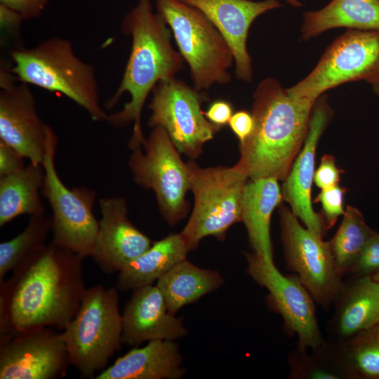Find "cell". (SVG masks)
<instances>
[{"label":"cell","mask_w":379,"mask_h":379,"mask_svg":"<svg viewBox=\"0 0 379 379\" xmlns=\"http://www.w3.org/2000/svg\"><path fill=\"white\" fill-rule=\"evenodd\" d=\"M51 228V218L45 214L32 215L25 230L0 244V279L26 259L41 251Z\"/></svg>","instance_id":"obj_29"},{"label":"cell","mask_w":379,"mask_h":379,"mask_svg":"<svg viewBox=\"0 0 379 379\" xmlns=\"http://www.w3.org/2000/svg\"><path fill=\"white\" fill-rule=\"evenodd\" d=\"M379 271V234L375 232L363 248L348 275L372 276Z\"/></svg>","instance_id":"obj_32"},{"label":"cell","mask_w":379,"mask_h":379,"mask_svg":"<svg viewBox=\"0 0 379 379\" xmlns=\"http://www.w3.org/2000/svg\"><path fill=\"white\" fill-rule=\"evenodd\" d=\"M361 80L371 84L379 81V30L348 29L305 79L287 89L293 96L316 102L331 88Z\"/></svg>","instance_id":"obj_10"},{"label":"cell","mask_w":379,"mask_h":379,"mask_svg":"<svg viewBox=\"0 0 379 379\" xmlns=\"http://www.w3.org/2000/svg\"><path fill=\"white\" fill-rule=\"evenodd\" d=\"M279 215L286 268L300 278L317 304L329 308L344 281L336 271L328 241L302 225L288 207L280 205Z\"/></svg>","instance_id":"obj_12"},{"label":"cell","mask_w":379,"mask_h":379,"mask_svg":"<svg viewBox=\"0 0 379 379\" xmlns=\"http://www.w3.org/2000/svg\"><path fill=\"white\" fill-rule=\"evenodd\" d=\"M152 93L148 126L163 127L180 153L191 159L199 157L204 145L221 129L202 110L209 100L206 92L175 77L159 81Z\"/></svg>","instance_id":"obj_11"},{"label":"cell","mask_w":379,"mask_h":379,"mask_svg":"<svg viewBox=\"0 0 379 379\" xmlns=\"http://www.w3.org/2000/svg\"><path fill=\"white\" fill-rule=\"evenodd\" d=\"M81 256L46 244L1 281L0 345L36 327L64 329L77 313L86 291Z\"/></svg>","instance_id":"obj_1"},{"label":"cell","mask_w":379,"mask_h":379,"mask_svg":"<svg viewBox=\"0 0 379 379\" xmlns=\"http://www.w3.org/2000/svg\"><path fill=\"white\" fill-rule=\"evenodd\" d=\"M100 208L101 218L91 257L102 272H120L148 250L152 241L128 219L124 198H102Z\"/></svg>","instance_id":"obj_16"},{"label":"cell","mask_w":379,"mask_h":379,"mask_svg":"<svg viewBox=\"0 0 379 379\" xmlns=\"http://www.w3.org/2000/svg\"><path fill=\"white\" fill-rule=\"evenodd\" d=\"M223 283L218 271L200 268L185 259L164 274L157 286L168 312L175 315L180 308L215 291Z\"/></svg>","instance_id":"obj_26"},{"label":"cell","mask_w":379,"mask_h":379,"mask_svg":"<svg viewBox=\"0 0 379 379\" xmlns=\"http://www.w3.org/2000/svg\"><path fill=\"white\" fill-rule=\"evenodd\" d=\"M44 170L31 161L20 170L0 177V226L19 215L45 214L40 198Z\"/></svg>","instance_id":"obj_25"},{"label":"cell","mask_w":379,"mask_h":379,"mask_svg":"<svg viewBox=\"0 0 379 379\" xmlns=\"http://www.w3.org/2000/svg\"><path fill=\"white\" fill-rule=\"evenodd\" d=\"M187 164L194 204L180 233L191 251L204 237L224 240L228 229L242 221V197L248 178L236 164L201 168L192 160Z\"/></svg>","instance_id":"obj_7"},{"label":"cell","mask_w":379,"mask_h":379,"mask_svg":"<svg viewBox=\"0 0 379 379\" xmlns=\"http://www.w3.org/2000/svg\"><path fill=\"white\" fill-rule=\"evenodd\" d=\"M331 112L324 97L319 98L312 109L303 147L281 187L283 200L289 204L293 213L305 227L321 238L326 230L321 213H317L312 208L311 190L315 173L317 144L330 119Z\"/></svg>","instance_id":"obj_18"},{"label":"cell","mask_w":379,"mask_h":379,"mask_svg":"<svg viewBox=\"0 0 379 379\" xmlns=\"http://www.w3.org/2000/svg\"><path fill=\"white\" fill-rule=\"evenodd\" d=\"M289 5L293 7H301L302 4L298 0H285Z\"/></svg>","instance_id":"obj_39"},{"label":"cell","mask_w":379,"mask_h":379,"mask_svg":"<svg viewBox=\"0 0 379 379\" xmlns=\"http://www.w3.org/2000/svg\"><path fill=\"white\" fill-rule=\"evenodd\" d=\"M203 13L227 44L234 58L235 76L253 81L252 59L246 42L253 22L268 11L283 7L279 0H180Z\"/></svg>","instance_id":"obj_17"},{"label":"cell","mask_w":379,"mask_h":379,"mask_svg":"<svg viewBox=\"0 0 379 379\" xmlns=\"http://www.w3.org/2000/svg\"><path fill=\"white\" fill-rule=\"evenodd\" d=\"M118 303L116 288L86 289L77 313L62 332L70 364L81 377L93 378L103 369L122 344Z\"/></svg>","instance_id":"obj_5"},{"label":"cell","mask_w":379,"mask_h":379,"mask_svg":"<svg viewBox=\"0 0 379 379\" xmlns=\"http://www.w3.org/2000/svg\"><path fill=\"white\" fill-rule=\"evenodd\" d=\"M24 159L18 151L0 140V177L23 168Z\"/></svg>","instance_id":"obj_35"},{"label":"cell","mask_w":379,"mask_h":379,"mask_svg":"<svg viewBox=\"0 0 379 379\" xmlns=\"http://www.w3.org/2000/svg\"><path fill=\"white\" fill-rule=\"evenodd\" d=\"M287 361L291 379H354L340 344L330 340L314 348L296 346Z\"/></svg>","instance_id":"obj_27"},{"label":"cell","mask_w":379,"mask_h":379,"mask_svg":"<svg viewBox=\"0 0 379 379\" xmlns=\"http://www.w3.org/2000/svg\"><path fill=\"white\" fill-rule=\"evenodd\" d=\"M154 1L190 67L193 87L201 91L214 84L230 83L233 55L222 34L205 15L180 0Z\"/></svg>","instance_id":"obj_6"},{"label":"cell","mask_w":379,"mask_h":379,"mask_svg":"<svg viewBox=\"0 0 379 379\" xmlns=\"http://www.w3.org/2000/svg\"><path fill=\"white\" fill-rule=\"evenodd\" d=\"M233 114L232 104L225 100H215L204 112L206 118L212 124L222 127L227 124Z\"/></svg>","instance_id":"obj_37"},{"label":"cell","mask_w":379,"mask_h":379,"mask_svg":"<svg viewBox=\"0 0 379 379\" xmlns=\"http://www.w3.org/2000/svg\"><path fill=\"white\" fill-rule=\"evenodd\" d=\"M70 364L62 333L48 326L18 333L0 345L1 379H54Z\"/></svg>","instance_id":"obj_15"},{"label":"cell","mask_w":379,"mask_h":379,"mask_svg":"<svg viewBox=\"0 0 379 379\" xmlns=\"http://www.w3.org/2000/svg\"><path fill=\"white\" fill-rule=\"evenodd\" d=\"M283 201L279 180L270 177L247 181L242 197V222L253 252L274 262L270 220Z\"/></svg>","instance_id":"obj_22"},{"label":"cell","mask_w":379,"mask_h":379,"mask_svg":"<svg viewBox=\"0 0 379 379\" xmlns=\"http://www.w3.org/2000/svg\"><path fill=\"white\" fill-rule=\"evenodd\" d=\"M339 344L354 379H379V324Z\"/></svg>","instance_id":"obj_30"},{"label":"cell","mask_w":379,"mask_h":379,"mask_svg":"<svg viewBox=\"0 0 379 379\" xmlns=\"http://www.w3.org/2000/svg\"><path fill=\"white\" fill-rule=\"evenodd\" d=\"M190 251L181 233L168 234L152 244L119 272L117 288L124 292L152 284L177 263L186 259Z\"/></svg>","instance_id":"obj_23"},{"label":"cell","mask_w":379,"mask_h":379,"mask_svg":"<svg viewBox=\"0 0 379 379\" xmlns=\"http://www.w3.org/2000/svg\"><path fill=\"white\" fill-rule=\"evenodd\" d=\"M337 27L379 30V0H332L319 11L306 12L302 39L307 41Z\"/></svg>","instance_id":"obj_24"},{"label":"cell","mask_w":379,"mask_h":379,"mask_svg":"<svg viewBox=\"0 0 379 379\" xmlns=\"http://www.w3.org/2000/svg\"><path fill=\"white\" fill-rule=\"evenodd\" d=\"M327 324L331 341L342 343L379 324V281L372 276H351L344 281Z\"/></svg>","instance_id":"obj_20"},{"label":"cell","mask_w":379,"mask_h":379,"mask_svg":"<svg viewBox=\"0 0 379 379\" xmlns=\"http://www.w3.org/2000/svg\"><path fill=\"white\" fill-rule=\"evenodd\" d=\"M23 21L21 15L13 9L0 4L1 28L8 31H18Z\"/></svg>","instance_id":"obj_38"},{"label":"cell","mask_w":379,"mask_h":379,"mask_svg":"<svg viewBox=\"0 0 379 379\" xmlns=\"http://www.w3.org/2000/svg\"><path fill=\"white\" fill-rule=\"evenodd\" d=\"M342 172L336 165L335 157L331 154H324L314 173V182L321 190L338 185Z\"/></svg>","instance_id":"obj_33"},{"label":"cell","mask_w":379,"mask_h":379,"mask_svg":"<svg viewBox=\"0 0 379 379\" xmlns=\"http://www.w3.org/2000/svg\"><path fill=\"white\" fill-rule=\"evenodd\" d=\"M375 232L366 224L363 215L357 208L346 206L336 233L328 241L335 267L340 277L348 275L363 248Z\"/></svg>","instance_id":"obj_28"},{"label":"cell","mask_w":379,"mask_h":379,"mask_svg":"<svg viewBox=\"0 0 379 379\" xmlns=\"http://www.w3.org/2000/svg\"><path fill=\"white\" fill-rule=\"evenodd\" d=\"M186 334L182 321L168 312L157 285L133 291L122 314L121 343L132 346L155 340H174Z\"/></svg>","instance_id":"obj_19"},{"label":"cell","mask_w":379,"mask_h":379,"mask_svg":"<svg viewBox=\"0 0 379 379\" xmlns=\"http://www.w3.org/2000/svg\"><path fill=\"white\" fill-rule=\"evenodd\" d=\"M316 102L291 95L274 78L261 81L253 93V128L239 145L236 165L250 180H284L302 149Z\"/></svg>","instance_id":"obj_3"},{"label":"cell","mask_w":379,"mask_h":379,"mask_svg":"<svg viewBox=\"0 0 379 379\" xmlns=\"http://www.w3.org/2000/svg\"><path fill=\"white\" fill-rule=\"evenodd\" d=\"M245 255L247 273L269 291L286 330L297 335L296 346L305 349L321 345L325 339L318 324L316 302L300 278L295 274H281L274 262L253 251Z\"/></svg>","instance_id":"obj_13"},{"label":"cell","mask_w":379,"mask_h":379,"mask_svg":"<svg viewBox=\"0 0 379 379\" xmlns=\"http://www.w3.org/2000/svg\"><path fill=\"white\" fill-rule=\"evenodd\" d=\"M4 67L0 71V140L41 164L53 129L39 116L32 92Z\"/></svg>","instance_id":"obj_14"},{"label":"cell","mask_w":379,"mask_h":379,"mask_svg":"<svg viewBox=\"0 0 379 379\" xmlns=\"http://www.w3.org/2000/svg\"><path fill=\"white\" fill-rule=\"evenodd\" d=\"M121 32L131 38V48L122 79L105 105L111 109L125 93L130 100L121 110L108 114L116 128L133 124L130 149L142 146L145 138L141 115L147 98L161 80L173 79L183 68L184 60L171 44L172 31L163 17L153 10L152 0H137L121 22Z\"/></svg>","instance_id":"obj_2"},{"label":"cell","mask_w":379,"mask_h":379,"mask_svg":"<svg viewBox=\"0 0 379 379\" xmlns=\"http://www.w3.org/2000/svg\"><path fill=\"white\" fill-rule=\"evenodd\" d=\"M373 92L379 97V81L371 84Z\"/></svg>","instance_id":"obj_40"},{"label":"cell","mask_w":379,"mask_h":379,"mask_svg":"<svg viewBox=\"0 0 379 379\" xmlns=\"http://www.w3.org/2000/svg\"><path fill=\"white\" fill-rule=\"evenodd\" d=\"M10 69L18 81L60 93L84 108L95 121L108 114L100 102L94 67L81 60L65 39L52 37L33 48L13 49Z\"/></svg>","instance_id":"obj_4"},{"label":"cell","mask_w":379,"mask_h":379,"mask_svg":"<svg viewBox=\"0 0 379 379\" xmlns=\"http://www.w3.org/2000/svg\"><path fill=\"white\" fill-rule=\"evenodd\" d=\"M128 166L133 180L145 190H152L164 220L174 225L189 210L186 194L190 189V169L166 131L156 126L142 146L131 149Z\"/></svg>","instance_id":"obj_8"},{"label":"cell","mask_w":379,"mask_h":379,"mask_svg":"<svg viewBox=\"0 0 379 379\" xmlns=\"http://www.w3.org/2000/svg\"><path fill=\"white\" fill-rule=\"evenodd\" d=\"M347 189L339 185L321 190L315 199V202H319L322 208L321 213L325 230L333 227L338 218L343 215V198Z\"/></svg>","instance_id":"obj_31"},{"label":"cell","mask_w":379,"mask_h":379,"mask_svg":"<svg viewBox=\"0 0 379 379\" xmlns=\"http://www.w3.org/2000/svg\"><path fill=\"white\" fill-rule=\"evenodd\" d=\"M185 373L182 357L173 340H155L130 350L95 379H178Z\"/></svg>","instance_id":"obj_21"},{"label":"cell","mask_w":379,"mask_h":379,"mask_svg":"<svg viewBox=\"0 0 379 379\" xmlns=\"http://www.w3.org/2000/svg\"><path fill=\"white\" fill-rule=\"evenodd\" d=\"M49 0H0L3 4L19 13L23 20H30L41 16Z\"/></svg>","instance_id":"obj_34"},{"label":"cell","mask_w":379,"mask_h":379,"mask_svg":"<svg viewBox=\"0 0 379 379\" xmlns=\"http://www.w3.org/2000/svg\"><path fill=\"white\" fill-rule=\"evenodd\" d=\"M372 277H373L375 280L379 281V271H378L377 272H375V274H373L372 275Z\"/></svg>","instance_id":"obj_41"},{"label":"cell","mask_w":379,"mask_h":379,"mask_svg":"<svg viewBox=\"0 0 379 379\" xmlns=\"http://www.w3.org/2000/svg\"><path fill=\"white\" fill-rule=\"evenodd\" d=\"M228 124L237 137L240 145L251 135L254 122L251 113L246 110H239L233 113Z\"/></svg>","instance_id":"obj_36"},{"label":"cell","mask_w":379,"mask_h":379,"mask_svg":"<svg viewBox=\"0 0 379 379\" xmlns=\"http://www.w3.org/2000/svg\"><path fill=\"white\" fill-rule=\"evenodd\" d=\"M57 144L52 131L41 163L45 175L41 192L52 210L51 242L85 258L93 253L99 229L93 211L96 193L86 187L69 189L62 182L55 166Z\"/></svg>","instance_id":"obj_9"}]
</instances>
